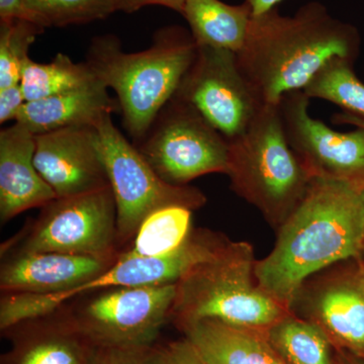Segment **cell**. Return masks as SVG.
Returning <instances> with one entry per match:
<instances>
[{"instance_id":"obj_1","label":"cell","mask_w":364,"mask_h":364,"mask_svg":"<svg viewBox=\"0 0 364 364\" xmlns=\"http://www.w3.org/2000/svg\"><path fill=\"white\" fill-rule=\"evenodd\" d=\"M280 226L277 244L254 272L261 289L291 311L311 275L364 250V188L313 177Z\"/></svg>"},{"instance_id":"obj_2","label":"cell","mask_w":364,"mask_h":364,"mask_svg":"<svg viewBox=\"0 0 364 364\" xmlns=\"http://www.w3.org/2000/svg\"><path fill=\"white\" fill-rule=\"evenodd\" d=\"M359 36L318 2L301 6L293 16L277 9L251 20L247 39L237 53L239 66L264 105H277L303 90L329 60L353 62Z\"/></svg>"},{"instance_id":"obj_3","label":"cell","mask_w":364,"mask_h":364,"mask_svg":"<svg viewBox=\"0 0 364 364\" xmlns=\"http://www.w3.org/2000/svg\"><path fill=\"white\" fill-rule=\"evenodd\" d=\"M196 53L193 35L181 26L157 31L152 45L141 52H124L114 35L91 41L85 62L98 80L116 92L124 128L134 145L176 95Z\"/></svg>"},{"instance_id":"obj_4","label":"cell","mask_w":364,"mask_h":364,"mask_svg":"<svg viewBox=\"0 0 364 364\" xmlns=\"http://www.w3.org/2000/svg\"><path fill=\"white\" fill-rule=\"evenodd\" d=\"M255 263L250 244L227 240L177 282L170 317L179 326L210 318L267 332L291 311L261 289Z\"/></svg>"},{"instance_id":"obj_5","label":"cell","mask_w":364,"mask_h":364,"mask_svg":"<svg viewBox=\"0 0 364 364\" xmlns=\"http://www.w3.org/2000/svg\"><path fill=\"white\" fill-rule=\"evenodd\" d=\"M227 176L237 195L282 225L313 177L291 149L279 105H265L247 130L229 142Z\"/></svg>"},{"instance_id":"obj_6","label":"cell","mask_w":364,"mask_h":364,"mask_svg":"<svg viewBox=\"0 0 364 364\" xmlns=\"http://www.w3.org/2000/svg\"><path fill=\"white\" fill-rule=\"evenodd\" d=\"M227 241L210 231L191 232L173 252L158 257L122 258L97 279L63 291L48 294H4L0 301V329L7 331L21 323L46 317L72 298L112 287H142L177 284L193 267L210 259Z\"/></svg>"},{"instance_id":"obj_7","label":"cell","mask_w":364,"mask_h":364,"mask_svg":"<svg viewBox=\"0 0 364 364\" xmlns=\"http://www.w3.org/2000/svg\"><path fill=\"white\" fill-rule=\"evenodd\" d=\"M112 116L97 127L100 154L117 207V242L135 238L141 225L158 210L183 207L195 210L207 203L200 189L163 181L136 146L114 126Z\"/></svg>"},{"instance_id":"obj_8","label":"cell","mask_w":364,"mask_h":364,"mask_svg":"<svg viewBox=\"0 0 364 364\" xmlns=\"http://www.w3.org/2000/svg\"><path fill=\"white\" fill-rule=\"evenodd\" d=\"M37 219L4 246L1 254L62 253L117 259V207L111 186L67 198L41 208Z\"/></svg>"},{"instance_id":"obj_9","label":"cell","mask_w":364,"mask_h":364,"mask_svg":"<svg viewBox=\"0 0 364 364\" xmlns=\"http://www.w3.org/2000/svg\"><path fill=\"white\" fill-rule=\"evenodd\" d=\"M136 148L160 178L173 186L227 174L229 142L193 105L174 95Z\"/></svg>"},{"instance_id":"obj_10","label":"cell","mask_w":364,"mask_h":364,"mask_svg":"<svg viewBox=\"0 0 364 364\" xmlns=\"http://www.w3.org/2000/svg\"><path fill=\"white\" fill-rule=\"evenodd\" d=\"M176 291L177 284L100 289L67 316L95 347L150 346L171 316Z\"/></svg>"},{"instance_id":"obj_11","label":"cell","mask_w":364,"mask_h":364,"mask_svg":"<svg viewBox=\"0 0 364 364\" xmlns=\"http://www.w3.org/2000/svg\"><path fill=\"white\" fill-rule=\"evenodd\" d=\"M176 97L193 105L228 142L247 130L265 105L242 72L236 53L208 46H198Z\"/></svg>"},{"instance_id":"obj_12","label":"cell","mask_w":364,"mask_h":364,"mask_svg":"<svg viewBox=\"0 0 364 364\" xmlns=\"http://www.w3.org/2000/svg\"><path fill=\"white\" fill-rule=\"evenodd\" d=\"M310 98L294 91L279 104L287 142L312 177L350 182L364 188V129L334 131L309 114Z\"/></svg>"},{"instance_id":"obj_13","label":"cell","mask_w":364,"mask_h":364,"mask_svg":"<svg viewBox=\"0 0 364 364\" xmlns=\"http://www.w3.org/2000/svg\"><path fill=\"white\" fill-rule=\"evenodd\" d=\"M33 162L57 198L109 186L95 127H68L35 135Z\"/></svg>"},{"instance_id":"obj_14","label":"cell","mask_w":364,"mask_h":364,"mask_svg":"<svg viewBox=\"0 0 364 364\" xmlns=\"http://www.w3.org/2000/svg\"><path fill=\"white\" fill-rule=\"evenodd\" d=\"M117 259L62 253L7 254L0 267L2 294L71 291L97 279Z\"/></svg>"},{"instance_id":"obj_15","label":"cell","mask_w":364,"mask_h":364,"mask_svg":"<svg viewBox=\"0 0 364 364\" xmlns=\"http://www.w3.org/2000/svg\"><path fill=\"white\" fill-rule=\"evenodd\" d=\"M35 134L23 124L0 131V221L43 208L57 198L51 186L41 176L33 162Z\"/></svg>"},{"instance_id":"obj_16","label":"cell","mask_w":364,"mask_h":364,"mask_svg":"<svg viewBox=\"0 0 364 364\" xmlns=\"http://www.w3.org/2000/svg\"><path fill=\"white\" fill-rule=\"evenodd\" d=\"M312 299L313 322L333 343L364 359V267L327 280Z\"/></svg>"},{"instance_id":"obj_17","label":"cell","mask_w":364,"mask_h":364,"mask_svg":"<svg viewBox=\"0 0 364 364\" xmlns=\"http://www.w3.org/2000/svg\"><path fill=\"white\" fill-rule=\"evenodd\" d=\"M107 90L97 80L78 90L26 102L16 122L35 135L68 127L97 128L105 117L121 114L119 102L109 97Z\"/></svg>"},{"instance_id":"obj_18","label":"cell","mask_w":364,"mask_h":364,"mask_svg":"<svg viewBox=\"0 0 364 364\" xmlns=\"http://www.w3.org/2000/svg\"><path fill=\"white\" fill-rule=\"evenodd\" d=\"M181 328L205 364H287L273 348L267 332L210 318Z\"/></svg>"},{"instance_id":"obj_19","label":"cell","mask_w":364,"mask_h":364,"mask_svg":"<svg viewBox=\"0 0 364 364\" xmlns=\"http://www.w3.org/2000/svg\"><path fill=\"white\" fill-rule=\"evenodd\" d=\"M182 16L198 46L239 53L247 39L252 13L247 2L230 6L221 0H188Z\"/></svg>"},{"instance_id":"obj_20","label":"cell","mask_w":364,"mask_h":364,"mask_svg":"<svg viewBox=\"0 0 364 364\" xmlns=\"http://www.w3.org/2000/svg\"><path fill=\"white\" fill-rule=\"evenodd\" d=\"M267 335L287 364H336L332 340L313 321L289 313L272 325Z\"/></svg>"},{"instance_id":"obj_21","label":"cell","mask_w":364,"mask_h":364,"mask_svg":"<svg viewBox=\"0 0 364 364\" xmlns=\"http://www.w3.org/2000/svg\"><path fill=\"white\" fill-rule=\"evenodd\" d=\"M14 353V364H88L95 346L68 318L52 323Z\"/></svg>"},{"instance_id":"obj_22","label":"cell","mask_w":364,"mask_h":364,"mask_svg":"<svg viewBox=\"0 0 364 364\" xmlns=\"http://www.w3.org/2000/svg\"><path fill=\"white\" fill-rule=\"evenodd\" d=\"M97 80L86 62L76 63L70 57L58 53L48 63L28 59L21 72L20 85L26 102H33L78 90Z\"/></svg>"},{"instance_id":"obj_23","label":"cell","mask_w":364,"mask_h":364,"mask_svg":"<svg viewBox=\"0 0 364 364\" xmlns=\"http://www.w3.org/2000/svg\"><path fill=\"white\" fill-rule=\"evenodd\" d=\"M191 213L183 207H168L151 214L138 230L133 247L122 258L158 257L181 247L191 232Z\"/></svg>"},{"instance_id":"obj_24","label":"cell","mask_w":364,"mask_h":364,"mask_svg":"<svg viewBox=\"0 0 364 364\" xmlns=\"http://www.w3.org/2000/svg\"><path fill=\"white\" fill-rule=\"evenodd\" d=\"M353 62L335 57L325 64L304 88L309 98L338 105L344 112L364 119V85L352 69Z\"/></svg>"},{"instance_id":"obj_25","label":"cell","mask_w":364,"mask_h":364,"mask_svg":"<svg viewBox=\"0 0 364 364\" xmlns=\"http://www.w3.org/2000/svg\"><path fill=\"white\" fill-rule=\"evenodd\" d=\"M45 28L21 21H0V88L20 85L28 51Z\"/></svg>"},{"instance_id":"obj_26","label":"cell","mask_w":364,"mask_h":364,"mask_svg":"<svg viewBox=\"0 0 364 364\" xmlns=\"http://www.w3.org/2000/svg\"><path fill=\"white\" fill-rule=\"evenodd\" d=\"M51 26L86 25L116 13L117 0H28Z\"/></svg>"},{"instance_id":"obj_27","label":"cell","mask_w":364,"mask_h":364,"mask_svg":"<svg viewBox=\"0 0 364 364\" xmlns=\"http://www.w3.org/2000/svg\"><path fill=\"white\" fill-rule=\"evenodd\" d=\"M88 364H161L159 349L143 347H95Z\"/></svg>"},{"instance_id":"obj_28","label":"cell","mask_w":364,"mask_h":364,"mask_svg":"<svg viewBox=\"0 0 364 364\" xmlns=\"http://www.w3.org/2000/svg\"><path fill=\"white\" fill-rule=\"evenodd\" d=\"M0 21H26L44 28L51 26L28 0H0Z\"/></svg>"},{"instance_id":"obj_29","label":"cell","mask_w":364,"mask_h":364,"mask_svg":"<svg viewBox=\"0 0 364 364\" xmlns=\"http://www.w3.org/2000/svg\"><path fill=\"white\" fill-rule=\"evenodd\" d=\"M26 102L21 85L0 88V124L16 122Z\"/></svg>"},{"instance_id":"obj_30","label":"cell","mask_w":364,"mask_h":364,"mask_svg":"<svg viewBox=\"0 0 364 364\" xmlns=\"http://www.w3.org/2000/svg\"><path fill=\"white\" fill-rule=\"evenodd\" d=\"M159 359L161 364H205L186 339L159 349Z\"/></svg>"},{"instance_id":"obj_31","label":"cell","mask_w":364,"mask_h":364,"mask_svg":"<svg viewBox=\"0 0 364 364\" xmlns=\"http://www.w3.org/2000/svg\"><path fill=\"white\" fill-rule=\"evenodd\" d=\"M188 0H117V11L133 14L147 6L168 7L182 14Z\"/></svg>"},{"instance_id":"obj_32","label":"cell","mask_w":364,"mask_h":364,"mask_svg":"<svg viewBox=\"0 0 364 364\" xmlns=\"http://www.w3.org/2000/svg\"><path fill=\"white\" fill-rule=\"evenodd\" d=\"M282 0H246L252 13V18L262 16L269 13L272 9H277V4Z\"/></svg>"},{"instance_id":"obj_33","label":"cell","mask_w":364,"mask_h":364,"mask_svg":"<svg viewBox=\"0 0 364 364\" xmlns=\"http://www.w3.org/2000/svg\"><path fill=\"white\" fill-rule=\"evenodd\" d=\"M332 122L337 124H350L354 128L364 129V119L344 112L335 114Z\"/></svg>"},{"instance_id":"obj_34","label":"cell","mask_w":364,"mask_h":364,"mask_svg":"<svg viewBox=\"0 0 364 364\" xmlns=\"http://www.w3.org/2000/svg\"><path fill=\"white\" fill-rule=\"evenodd\" d=\"M339 364H364V359L358 358V356H356V358L342 356L341 359H340Z\"/></svg>"}]
</instances>
